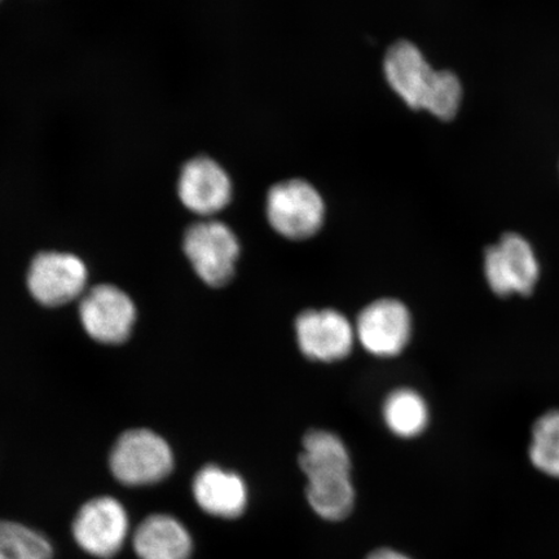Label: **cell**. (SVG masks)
Instances as JSON below:
<instances>
[{"instance_id": "ac0fdd59", "label": "cell", "mask_w": 559, "mask_h": 559, "mask_svg": "<svg viewBox=\"0 0 559 559\" xmlns=\"http://www.w3.org/2000/svg\"><path fill=\"white\" fill-rule=\"evenodd\" d=\"M52 548L45 536L21 526L0 521V559H50Z\"/></svg>"}, {"instance_id": "8992f818", "label": "cell", "mask_w": 559, "mask_h": 559, "mask_svg": "<svg viewBox=\"0 0 559 559\" xmlns=\"http://www.w3.org/2000/svg\"><path fill=\"white\" fill-rule=\"evenodd\" d=\"M295 331L300 353L312 361L344 360L356 342L355 325L344 313L333 309L300 312Z\"/></svg>"}, {"instance_id": "4fadbf2b", "label": "cell", "mask_w": 559, "mask_h": 559, "mask_svg": "<svg viewBox=\"0 0 559 559\" xmlns=\"http://www.w3.org/2000/svg\"><path fill=\"white\" fill-rule=\"evenodd\" d=\"M134 548L140 559H190L192 540L177 520L152 515L138 527Z\"/></svg>"}, {"instance_id": "2e32d148", "label": "cell", "mask_w": 559, "mask_h": 559, "mask_svg": "<svg viewBox=\"0 0 559 559\" xmlns=\"http://www.w3.org/2000/svg\"><path fill=\"white\" fill-rule=\"evenodd\" d=\"M307 501L326 521H342L352 513L355 489L352 475L307 480Z\"/></svg>"}, {"instance_id": "8fae6325", "label": "cell", "mask_w": 559, "mask_h": 559, "mask_svg": "<svg viewBox=\"0 0 559 559\" xmlns=\"http://www.w3.org/2000/svg\"><path fill=\"white\" fill-rule=\"evenodd\" d=\"M383 72L394 93L411 109L419 110L435 70L424 53L409 40H397L383 59Z\"/></svg>"}, {"instance_id": "d6986e66", "label": "cell", "mask_w": 559, "mask_h": 559, "mask_svg": "<svg viewBox=\"0 0 559 559\" xmlns=\"http://www.w3.org/2000/svg\"><path fill=\"white\" fill-rule=\"evenodd\" d=\"M463 100V86L459 76L451 70H435L426 91L423 108L440 121H451L456 117Z\"/></svg>"}, {"instance_id": "7a4b0ae2", "label": "cell", "mask_w": 559, "mask_h": 559, "mask_svg": "<svg viewBox=\"0 0 559 559\" xmlns=\"http://www.w3.org/2000/svg\"><path fill=\"white\" fill-rule=\"evenodd\" d=\"M183 249L195 274L205 284L221 288L233 280L240 257V242L225 223H194L187 229Z\"/></svg>"}, {"instance_id": "9a60e30c", "label": "cell", "mask_w": 559, "mask_h": 559, "mask_svg": "<svg viewBox=\"0 0 559 559\" xmlns=\"http://www.w3.org/2000/svg\"><path fill=\"white\" fill-rule=\"evenodd\" d=\"M382 416L394 436L408 439L421 436L428 428L430 412L423 395L414 389L401 388L384 400Z\"/></svg>"}, {"instance_id": "52a82bcc", "label": "cell", "mask_w": 559, "mask_h": 559, "mask_svg": "<svg viewBox=\"0 0 559 559\" xmlns=\"http://www.w3.org/2000/svg\"><path fill=\"white\" fill-rule=\"evenodd\" d=\"M83 328L100 344L117 345L129 338L136 320L131 298L114 285L91 289L80 304Z\"/></svg>"}, {"instance_id": "9c48e42d", "label": "cell", "mask_w": 559, "mask_h": 559, "mask_svg": "<svg viewBox=\"0 0 559 559\" xmlns=\"http://www.w3.org/2000/svg\"><path fill=\"white\" fill-rule=\"evenodd\" d=\"M129 522L123 507L115 499L99 498L82 507L73 523L76 543L90 555L110 558L122 548Z\"/></svg>"}, {"instance_id": "30bf717a", "label": "cell", "mask_w": 559, "mask_h": 559, "mask_svg": "<svg viewBox=\"0 0 559 559\" xmlns=\"http://www.w3.org/2000/svg\"><path fill=\"white\" fill-rule=\"evenodd\" d=\"M178 194L188 210L201 216L222 212L233 199V181L213 158L200 156L188 160L178 180Z\"/></svg>"}, {"instance_id": "ba28073f", "label": "cell", "mask_w": 559, "mask_h": 559, "mask_svg": "<svg viewBox=\"0 0 559 559\" xmlns=\"http://www.w3.org/2000/svg\"><path fill=\"white\" fill-rule=\"evenodd\" d=\"M87 283V269L79 257L68 253H40L34 258L27 286L39 304L58 307L79 298Z\"/></svg>"}, {"instance_id": "5b68a950", "label": "cell", "mask_w": 559, "mask_h": 559, "mask_svg": "<svg viewBox=\"0 0 559 559\" xmlns=\"http://www.w3.org/2000/svg\"><path fill=\"white\" fill-rule=\"evenodd\" d=\"M356 341L377 358H394L407 347L412 334L411 312L401 300L377 299L362 309L355 323Z\"/></svg>"}, {"instance_id": "ffe728a7", "label": "cell", "mask_w": 559, "mask_h": 559, "mask_svg": "<svg viewBox=\"0 0 559 559\" xmlns=\"http://www.w3.org/2000/svg\"><path fill=\"white\" fill-rule=\"evenodd\" d=\"M367 559H411L409 557L401 554V551L394 549L382 548L374 550L370 554Z\"/></svg>"}, {"instance_id": "277c9868", "label": "cell", "mask_w": 559, "mask_h": 559, "mask_svg": "<svg viewBox=\"0 0 559 559\" xmlns=\"http://www.w3.org/2000/svg\"><path fill=\"white\" fill-rule=\"evenodd\" d=\"M174 467L169 444L156 432L139 429L124 432L110 453V469L128 486L157 484Z\"/></svg>"}, {"instance_id": "3957f363", "label": "cell", "mask_w": 559, "mask_h": 559, "mask_svg": "<svg viewBox=\"0 0 559 559\" xmlns=\"http://www.w3.org/2000/svg\"><path fill=\"white\" fill-rule=\"evenodd\" d=\"M484 270L489 289L500 297L528 296L540 278L539 258L519 234H507L487 248Z\"/></svg>"}, {"instance_id": "e0dca14e", "label": "cell", "mask_w": 559, "mask_h": 559, "mask_svg": "<svg viewBox=\"0 0 559 559\" xmlns=\"http://www.w3.org/2000/svg\"><path fill=\"white\" fill-rule=\"evenodd\" d=\"M528 456L537 471L559 478V409L537 418L531 432Z\"/></svg>"}, {"instance_id": "7c38bea8", "label": "cell", "mask_w": 559, "mask_h": 559, "mask_svg": "<svg viewBox=\"0 0 559 559\" xmlns=\"http://www.w3.org/2000/svg\"><path fill=\"white\" fill-rule=\"evenodd\" d=\"M193 493L201 509L221 519H237L248 506V487L240 475L215 465L195 475Z\"/></svg>"}, {"instance_id": "5bb4252c", "label": "cell", "mask_w": 559, "mask_h": 559, "mask_svg": "<svg viewBox=\"0 0 559 559\" xmlns=\"http://www.w3.org/2000/svg\"><path fill=\"white\" fill-rule=\"evenodd\" d=\"M299 466L307 479L352 475V459L344 440L332 431L313 429L306 432Z\"/></svg>"}, {"instance_id": "6da1fadb", "label": "cell", "mask_w": 559, "mask_h": 559, "mask_svg": "<svg viewBox=\"0 0 559 559\" xmlns=\"http://www.w3.org/2000/svg\"><path fill=\"white\" fill-rule=\"evenodd\" d=\"M270 226L288 240H306L323 227L325 204L317 188L302 179L280 181L265 201Z\"/></svg>"}]
</instances>
